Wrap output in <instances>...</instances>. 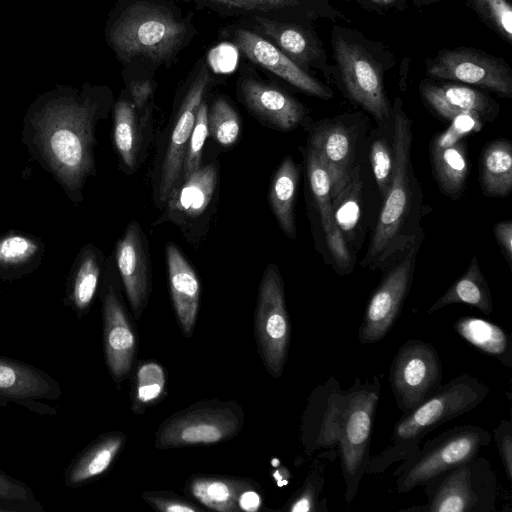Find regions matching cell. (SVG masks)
<instances>
[{
	"instance_id": "24",
	"label": "cell",
	"mask_w": 512,
	"mask_h": 512,
	"mask_svg": "<svg viewBox=\"0 0 512 512\" xmlns=\"http://www.w3.org/2000/svg\"><path fill=\"white\" fill-rule=\"evenodd\" d=\"M166 260L171 299L178 324L184 336L190 338L197 320L200 283L194 269L174 243L166 247Z\"/></svg>"
},
{
	"instance_id": "32",
	"label": "cell",
	"mask_w": 512,
	"mask_h": 512,
	"mask_svg": "<svg viewBox=\"0 0 512 512\" xmlns=\"http://www.w3.org/2000/svg\"><path fill=\"white\" fill-rule=\"evenodd\" d=\"M455 332L481 352L512 367V341L500 326L477 317H460L453 325Z\"/></svg>"
},
{
	"instance_id": "1",
	"label": "cell",
	"mask_w": 512,
	"mask_h": 512,
	"mask_svg": "<svg viewBox=\"0 0 512 512\" xmlns=\"http://www.w3.org/2000/svg\"><path fill=\"white\" fill-rule=\"evenodd\" d=\"M113 105L107 86L56 85L37 96L24 115L23 144L74 205L82 202L84 184L96 173V125Z\"/></svg>"
},
{
	"instance_id": "6",
	"label": "cell",
	"mask_w": 512,
	"mask_h": 512,
	"mask_svg": "<svg viewBox=\"0 0 512 512\" xmlns=\"http://www.w3.org/2000/svg\"><path fill=\"white\" fill-rule=\"evenodd\" d=\"M380 391L379 376L365 382L356 377L352 385L344 390L338 452L345 484L346 504L354 500L366 473Z\"/></svg>"
},
{
	"instance_id": "33",
	"label": "cell",
	"mask_w": 512,
	"mask_h": 512,
	"mask_svg": "<svg viewBox=\"0 0 512 512\" xmlns=\"http://www.w3.org/2000/svg\"><path fill=\"white\" fill-rule=\"evenodd\" d=\"M468 304L489 316L493 310L492 297L478 262L474 257L467 271L427 310L431 314L447 305Z\"/></svg>"
},
{
	"instance_id": "23",
	"label": "cell",
	"mask_w": 512,
	"mask_h": 512,
	"mask_svg": "<svg viewBox=\"0 0 512 512\" xmlns=\"http://www.w3.org/2000/svg\"><path fill=\"white\" fill-rule=\"evenodd\" d=\"M310 145L321 158L330 178L331 200L336 202L346 187L353 169V142L350 132L339 123L319 127Z\"/></svg>"
},
{
	"instance_id": "25",
	"label": "cell",
	"mask_w": 512,
	"mask_h": 512,
	"mask_svg": "<svg viewBox=\"0 0 512 512\" xmlns=\"http://www.w3.org/2000/svg\"><path fill=\"white\" fill-rule=\"evenodd\" d=\"M307 174L329 251L339 268L348 269L351 257L344 236L335 220L330 178L321 158L311 145L307 152Z\"/></svg>"
},
{
	"instance_id": "16",
	"label": "cell",
	"mask_w": 512,
	"mask_h": 512,
	"mask_svg": "<svg viewBox=\"0 0 512 512\" xmlns=\"http://www.w3.org/2000/svg\"><path fill=\"white\" fill-rule=\"evenodd\" d=\"M344 401L339 381L330 376L310 393L301 418L300 440L305 455L338 449Z\"/></svg>"
},
{
	"instance_id": "4",
	"label": "cell",
	"mask_w": 512,
	"mask_h": 512,
	"mask_svg": "<svg viewBox=\"0 0 512 512\" xmlns=\"http://www.w3.org/2000/svg\"><path fill=\"white\" fill-rule=\"evenodd\" d=\"M332 80L351 100L379 122L389 119L391 107L385 92V75L396 64L382 42L354 28L334 24L331 30Z\"/></svg>"
},
{
	"instance_id": "34",
	"label": "cell",
	"mask_w": 512,
	"mask_h": 512,
	"mask_svg": "<svg viewBox=\"0 0 512 512\" xmlns=\"http://www.w3.org/2000/svg\"><path fill=\"white\" fill-rule=\"evenodd\" d=\"M298 179L296 164L291 157H286L276 170L269 191L273 214L282 231L290 238L296 236L294 203Z\"/></svg>"
},
{
	"instance_id": "11",
	"label": "cell",
	"mask_w": 512,
	"mask_h": 512,
	"mask_svg": "<svg viewBox=\"0 0 512 512\" xmlns=\"http://www.w3.org/2000/svg\"><path fill=\"white\" fill-rule=\"evenodd\" d=\"M214 80L206 57H201L181 86V97L161 168L158 193L161 202L167 201L178 187L198 107Z\"/></svg>"
},
{
	"instance_id": "21",
	"label": "cell",
	"mask_w": 512,
	"mask_h": 512,
	"mask_svg": "<svg viewBox=\"0 0 512 512\" xmlns=\"http://www.w3.org/2000/svg\"><path fill=\"white\" fill-rule=\"evenodd\" d=\"M115 259L134 319L139 320L148 302L151 278L144 234L136 222L127 226L117 242Z\"/></svg>"
},
{
	"instance_id": "27",
	"label": "cell",
	"mask_w": 512,
	"mask_h": 512,
	"mask_svg": "<svg viewBox=\"0 0 512 512\" xmlns=\"http://www.w3.org/2000/svg\"><path fill=\"white\" fill-rule=\"evenodd\" d=\"M103 257L92 244L78 252L67 275L63 303L81 320L87 315L98 291Z\"/></svg>"
},
{
	"instance_id": "44",
	"label": "cell",
	"mask_w": 512,
	"mask_h": 512,
	"mask_svg": "<svg viewBox=\"0 0 512 512\" xmlns=\"http://www.w3.org/2000/svg\"><path fill=\"white\" fill-rule=\"evenodd\" d=\"M207 114L208 105L206 101L203 100L198 107L195 123L189 138L182 168L181 176L183 180L200 168L203 145L209 134Z\"/></svg>"
},
{
	"instance_id": "30",
	"label": "cell",
	"mask_w": 512,
	"mask_h": 512,
	"mask_svg": "<svg viewBox=\"0 0 512 512\" xmlns=\"http://www.w3.org/2000/svg\"><path fill=\"white\" fill-rule=\"evenodd\" d=\"M216 182L217 170L214 165L200 167L167 199L168 218L181 223L200 216L212 199Z\"/></svg>"
},
{
	"instance_id": "12",
	"label": "cell",
	"mask_w": 512,
	"mask_h": 512,
	"mask_svg": "<svg viewBox=\"0 0 512 512\" xmlns=\"http://www.w3.org/2000/svg\"><path fill=\"white\" fill-rule=\"evenodd\" d=\"M389 381L398 409L410 411L430 397L442 381V362L435 347L412 339L396 352Z\"/></svg>"
},
{
	"instance_id": "14",
	"label": "cell",
	"mask_w": 512,
	"mask_h": 512,
	"mask_svg": "<svg viewBox=\"0 0 512 512\" xmlns=\"http://www.w3.org/2000/svg\"><path fill=\"white\" fill-rule=\"evenodd\" d=\"M220 36L235 45L251 63L277 75L303 93L324 100L332 98L330 87L301 69L272 42L240 21L222 28Z\"/></svg>"
},
{
	"instance_id": "15",
	"label": "cell",
	"mask_w": 512,
	"mask_h": 512,
	"mask_svg": "<svg viewBox=\"0 0 512 512\" xmlns=\"http://www.w3.org/2000/svg\"><path fill=\"white\" fill-rule=\"evenodd\" d=\"M409 248V252L386 274L368 301L358 329L360 343L381 341L397 320L412 282L418 242L414 239Z\"/></svg>"
},
{
	"instance_id": "51",
	"label": "cell",
	"mask_w": 512,
	"mask_h": 512,
	"mask_svg": "<svg viewBox=\"0 0 512 512\" xmlns=\"http://www.w3.org/2000/svg\"><path fill=\"white\" fill-rule=\"evenodd\" d=\"M263 503V495L261 486L254 481L239 496V509L246 512H257L261 509Z\"/></svg>"
},
{
	"instance_id": "17",
	"label": "cell",
	"mask_w": 512,
	"mask_h": 512,
	"mask_svg": "<svg viewBox=\"0 0 512 512\" xmlns=\"http://www.w3.org/2000/svg\"><path fill=\"white\" fill-rule=\"evenodd\" d=\"M240 22L272 42L307 73L318 71L327 80H332V65L313 26L256 15L245 16Z\"/></svg>"
},
{
	"instance_id": "46",
	"label": "cell",
	"mask_w": 512,
	"mask_h": 512,
	"mask_svg": "<svg viewBox=\"0 0 512 512\" xmlns=\"http://www.w3.org/2000/svg\"><path fill=\"white\" fill-rule=\"evenodd\" d=\"M370 159L379 191L384 197L390 185L393 167V155L385 139H377L373 142Z\"/></svg>"
},
{
	"instance_id": "40",
	"label": "cell",
	"mask_w": 512,
	"mask_h": 512,
	"mask_svg": "<svg viewBox=\"0 0 512 512\" xmlns=\"http://www.w3.org/2000/svg\"><path fill=\"white\" fill-rule=\"evenodd\" d=\"M359 165L353 167L350 179L333 205L336 223L344 236L350 237L360 218L361 190Z\"/></svg>"
},
{
	"instance_id": "10",
	"label": "cell",
	"mask_w": 512,
	"mask_h": 512,
	"mask_svg": "<svg viewBox=\"0 0 512 512\" xmlns=\"http://www.w3.org/2000/svg\"><path fill=\"white\" fill-rule=\"evenodd\" d=\"M254 329L258 352L267 372L280 378L288 357L291 324L282 278L274 264L266 267L259 285Z\"/></svg>"
},
{
	"instance_id": "55",
	"label": "cell",
	"mask_w": 512,
	"mask_h": 512,
	"mask_svg": "<svg viewBox=\"0 0 512 512\" xmlns=\"http://www.w3.org/2000/svg\"><path fill=\"white\" fill-rule=\"evenodd\" d=\"M441 1H444V0H412V3L414 5V7H416V8H423V7H428L430 5L436 4Z\"/></svg>"
},
{
	"instance_id": "3",
	"label": "cell",
	"mask_w": 512,
	"mask_h": 512,
	"mask_svg": "<svg viewBox=\"0 0 512 512\" xmlns=\"http://www.w3.org/2000/svg\"><path fill=\"white\" fill-rule=\"evenodd\" d=\"M489 394L488 386L468 373L460 374L441 385L430 397L403 413L395 423L389 443L370 456L366 473H381L420 449L428 433L477 407Z\"/></svg>"
},
{
	"instance_id": "54",
	"label": "cell",
	"mask_w": 512,
	"mask_h": 512,
	"mask_svg": "<svg viewBox=\"0 0 512 512\" xmlns=\"http://www.w3.org/2000/svg\"><path fill=\"white\" fill-rule=\"evenodd\" d=\"M410 62H411V59L409 57L403 58V60L401 62V67H400V74H401L400 87H401V89L403 91H405V88H406V78H407Z\"/></svg>"
},
{
	"instance_id": "9",
	"label": "cell",
	"mask_w": 512,
	"mask_h": 512,
	"mask_svg": "<svg viewBox=\"0 0 512 512\" xmlns=\"http://www.w3.org/2000/svg\"><path fill=\"white\" fill-rule=\"evenodd\" d=\"M491 433L477 425L451 427L428 440L412 457L399 463L398 493H406L423 486L440 473L467 462L479 455L491 441Z\"/></svg>"
},
{
	"instance_id": "18",
	"label": "cell",
	"mask_w": 512,
	"mask_h": 512,
	"mask_svg": "<svg viewBox=\"0 0 512 512\" xmlns=\"http://www.w3.org/2000/svg\"><path fill=\"white\" fill-rule=\"evenodd\" d=\"M237 95L259 121L281 130L297 127L305 118V106L285 90L262 79L253 67H242L236 84Z\"/></svg>"
},
{
	"instance_id": "5",
	"label": "cell",
	"mask_w": 512,
	"mask_h": 512,
	"mask_svg": "<svg viewBox=\"0 0 512 512\" xmlns=\"http://www.w3.org/2000/svg\"><path fill=\"white\" fill-rule=\"evenodd\" d=\"M393 167L391 181L384 198L375 231L362 266L377 269L397 251L407 247L403 234L412 207L410 182L411 121L403 110L402 101L393 104Z\"/></svg>"
},
{
	"instance_id": "39",
	"label": "cell",
	"mask_w": 512,
	"mask_h": 512,
	"mask_svg": "<svg viewBox=\"0 0 512 512\" xmlns=\"http://www.w3.org/2000/svg\"><path fill=\"white\" fill-rule=\"evenodd\" d=\"M166 394V374L164 368L154 361H145L138 366L131 409L142 414L151 406L160 402Z\"/></svg>"
},
{
	"instance_id": "50",
	"label": "cell",
	"mask_w": 512,
	"mask_h": 512,
	"mask_svg": "<svg viewBox=\"0 0 512 512\" xmlns=\"http://www.w3.org/2000/svg\"><path fill=\"white\" fill-rule=\"evenodd\" d=\"M370 12L381 16L401 12L408 6V0H351Z\"/></svg>"
},
{
	"instance_id": "20",
	"label": "cell",
	"mask_w": 512,
	"mask_h": 512,
	"mask_svg": "<svg viewBox=\"0 0 512 512\" xmlns=\"http://www.w3.org/2000/svg\"><path fill=\"white\" fill-rule=\"evenodd\" d=\"M103 347L107 369L117 384L129 375L137 338L119 295L109 278L101 286Z\"/></svg>"
},
{
	"instance_id": "36",
	"label": "cell",
	"mask_w": 512,
	"mask_h": 512,
	"mask_svg": "<svg viewBox=\"0 0 512 512\" xmlns=\"http://www.w3.org/2000/svg\"><path fill=\"white\" fill-rule=\"evenodd\" d=\"M113 141L122 163L133 169L137 162L138 153V127L136 121V108L125 94L117 99L113 105Z\"/></svg>"
},
{
	"instance_id": "43",
	"label": "cell",
	"mask_w": 512,
	"mask_h": 512,
	"mask_svg": "<svg viewBox=\"0 0 512 512\" xmlns=\"http://www.w3.org/2000/svg\"><path fill=\"white\" fill-rule=\"evenodd\" d=\"M420 93L426 103L441 116L448 119L451 126L464 135L471 131L478 132L481 129V116L478 113L452 107L422 84H420Z\"/></svg>"
},
{
	"instance_id": "52",
	"label": "cell",
	"mask_w": 512,
	"mask_h": 512,
	"mask_svg": "<svg viewBox=\"0 0 512 512\" xmlns=\"http://www.w3.org/2000/svg\"><path fill=\"white\" fill-rule=\"evenodd\" d=\"M198 8L209 9L222 17L240 16L237 8L231 0H190Z\"/></svg>"
},
{
	"instance_id": "28",
	"label": "cell",
	"mask_w": 512,
	"mask_h": 512,
	"mask_svg": "<svg viewBox=\"0 0 512 512\" xmlns=\"http://www.w3.org/2000/svg\"><path fill=\"white\" fill-rule=\"evenodd\" d=\"M464 134L450 126L434 140L431 155L436 177L442 190L451 196L459 194L466 182L468 165Z\"/></svg>"
},
{
	"instance_id": "37",
	"label": "cell",
	"mask_w": 512,
	"mask_h": 512,
	"mask_svg": "<svg viewBox=\"0 0 512 512\" xmlns=\"http://www.w3.org/2000/svg\"><path fill=\"white\" fill-rule=\"evenodd\" d=\"M421 84L457 109L476 112L486 118L498 111V105L492 98L470 86L451 83L436 85L428 80H423Z\"/></svg>"
},
{
	"instance_id": "29",
	"label": "cell",
	"mask_w": 512,
	"mask_h": 512,
	"mask_svg": "<svg viewBox=\"0 0 512 512\" xmlns=\"http://www.w3.org/2000/svg\"><path fill=\"white\" fill-rule=\"evenodd\" d=\"M43 241L32 234L11 230L0 235V279L13 282L32 274L42 262Z\"/></svg>"
},
{
	"instance_id": "48",
	"label": "cell",
	"mask_w": 512,
	"mask_h": 512,
	"mask_svg": "<svg viewBox=\"0 0 512 512\" xmlns=\"http://www.w3.org/2000/svg\"><path fill=\"white\" fill-rule=\"evenodd\" d=\"M495 443L507 476L512 481V423L508 419L500 421L494 429Z\"/></svg>"
},
{
	"instance_id": "45",
	"label": "cell",
	"mask_w": 512,
	"mask_h": 512,
	"mask_svg": "<svg viewBox=\"0 0 512 512\" xmlns=\"http://www.w3.org/2000/svg\"><path fill=\"white\" fill-rule=\"evenodd\" d=\"M0 503L22 508L24 512H43L44 507L30 486L0 469Z\"/></svg>"
},
{
	"instance_id": "53",
	"label": "cell",
	"mask_w": 512,
	"mask_h": 512,
	"mask_svg": "<svg viewBox=\"0 0 512 512\" xmlns=\"http://www.w3.org/2000/svg\"><path fill=\"white\" fill-rule=\"evenodd\" d=\"M494 234L501 245L508 261L512 258V222L503 221L494 226Z\"/></svg>"
},
{
	"instance_id": "35",
	"label": "cell",
	"mask_w": 512,
	"mask_h": 512,
	"mask_svg": "<svg viewBox=\"0 0 512 512\" xmlns=\"http://www.w3.org/2000/svg\"><path fill=\"white\" fill-rule=\"evenodd\" d=\"M480 181L484 193L493 197L507 196L512 188V146L506 140H496L483 150Z\"/></svg>"
},
{
	"instance_id": "2",
	"label": "cell",
	"mask_w": 512,
	"mask_h": 512,
	"mask_svg": "<svg viewBox=\"0 0 512 512\" xmlns=\"http://www.w3.org/2000/svg\"><path fill=\"white\" fill-rule=\"evenodd\" d=\"M197 34L193 13L184 15L172 0H117L105 39L129 79L153 77L170 68Z\"/></svg>"
},
{
	"instance_id": "42",
	"label": "cell",
	"mask_w": 512,
	"mask_h": 512,
	"mask_svg": "<svg viewBox=\"0 0 512 512\" xmlns=\"http://www.w3.org/2000/svg\"><path fill=\"white\" fill-rule=\"evenodd\" d=\"M208 133L219 144H233L240 133V118L231 103L223 96H218L208 108Z\"/></svg>"
},
{
	"instance_id": "13",
	"label": "cell",
	"mask_w": 512,
	"mask_h": 512,
	"mask_svg": "<svg viewBox=\"0 0 512 512\" xmlns=\"http://www.w3.org/2000/svg\"><path fill=\"white\" fill-rule=\"evenodd\" d=\"M426 74L434 79L462 82L512 97V70L501 57L474 47L439 50L425 61Z\"/></svg>"
},
{
	"instance_id": "38",
	"label": "cell",
	"mask_w": 512,
	"mask_h": 512,
	"mask_svg": "<svg viewBox=\"0 0 512 512\" xmlns=\"http://www.w3.org/2000/svg\"><path fill=\"white\" fill-rule=\"evenodd\" d=\"M323 459V453L313 459L302 486L291 495L283 511L322 512L327 510L326 499L320 500L325 484L326 464Z\"/></svg>"
},
{
	"instance_id": "7",
	"label": "cell",
	"mask_w": 512,
	"mask_h": 512,
	"mask_svg": "<svg viewBox=\"0 0 512 512\" xmlns=\"http://www.w3.org/2000/svg\"><path fill=\"white\" fill-rule=\"evenodd\" d=\"M425 505L406 510L423 512H491L498 496V479L490 462L479 455L428 481Z\"/></svg>"
},
{
	"instance_id": "41",
	"label": "cell",
	"mask_w": 512,
	"mask_h": 512,
	"mask_svg": "<svg viewBox=\"0 0 512 512\" xmlns=\"http://www.w3.org/2000/svg\"><path fill=\"white\" fill-rule=\"evenodd\" d=\"M466 6L503 41L512 45V0H466Z\"/></svg>"
},
{
	"instance_id": "31",
	"label": "cell",
	"mask_w": 512,
	"mask_h": 512,
	"mask_svg": "<svg viewBox=\"0 0 512 512\" xmlns=\"http://www.w3.org/2000/svg\"><path fill=\"white\" fill-rule=\"evenodd\" d=\"M254 480L232 476L193 475L185 491L205 507L219 512L240 511L238 499Z\"/></svg>"
},
{
	"instance_id": "56",
	"label": "cell",
	"mask_w": 512,
	"mask_h": 512,
	"mask_svg": "<svg viewBox=\"0 0 512 512\" xmlns=\"http://www.w3.org/2000/svg\"><path fill=\"white\" fill-rule=\"evenodd\" d=\"M0 512H24V510L18 506L0 503Z\"/></svg>"
},
{
	"instance_id": "22",
	"label": "cell",
	"mask_w": 512,
	"mask_h": 512,
	"mask_svg": "<svg viewBox=\"0 0 512 512\" xmlns=\"http://www.w3.org/2000/svg\"><path fill=\"white\" fill-rule=\"evenodd\" d=\"M240 16H261L314 26L319 20L349 21L329 0H231Z\"/></svg>"
},
{
	"instance_id": "49",
	"label": "cell",
	"mask_w": 512,
	"mask_h": 512,
	"mask_svg": "<svg viewBox=\"0 0 512 512\" xmlns=\"http://www.w3.org/2000/svg\"><path fill=\"white\" fill-rule=\"evenodd\" d=\"M127 82V91L130 95L131 101L137 111L142 110L151 99L156 83L153 77L141 79H129Z\"/></svg>"
},
{
	"instance_id": "47",
	"label": "cell",
	"mask_w": 512,
	"mask_h": 512,
	"mask_svg": "<svg viewBox=\"0 0 512 512\" xmlns=\"http://www.w3.org/2000/svg\"><path fill=\"white\" fill-rule=\"evenodd\" d=\"M141 497L155 510L162 512H199L203 509L179 495L166 491H144Z\"/></svg>"
},
{
	"instance_id": "26",
	"label": "cell",
	"mask_w": 512,
	"mask_h": 512,
	"mask_svg": "<svg viewBox=\"0 0 512 512\" xmlns=\"http://www.w3.org/2000/svg\"><path fill=\"white\" fill-rule=\"evenodd\" d=\"M126 439V435L120 431L98 436L66 467L63 473L64 486L75 489L105 474L124 447Z\"/></svg>"
},
{
	"instance_id": "8",
	"label": "cell",
	"mask_w": 512,
	"mask_h": 512,
	"mask_svg": "<svg viewBox=\"0 0 512 512\" xmlns=\"http://www.w3.org/2000/svg\"><path fill=\"white\" fill-rule=\"evenodd\" d=\"M244 426V412L235 400H202L166 418L155 433L157 449L210 445L234 438Z\"/></svg>"
},
{
	"instance_id": "19",
	"label": "cell",
	"mask_w": 512,
	"mask_h": 512,
	"mask_svg": "<svg viewBox=\"0 0 512 512\" xmlns=\"http://www.w3.org/2000/svg\"><path fill=\"white\" fill-rule=\"evenodd\" d=\"M61 394L59 383L44 370L0 355V407L14 403L38 414L55 416L57 410L44 401L57 400Z\"/></svg>"
}]
</instances>
